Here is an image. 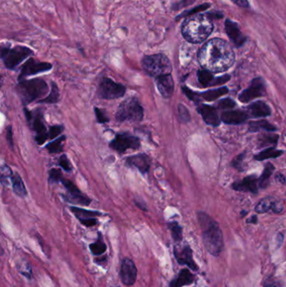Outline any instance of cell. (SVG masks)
I'll list each match as a JSON object with an SVG mask.
<instances>
[{"label":"cell","mask_w":286,"mask_h":287,"mask_svg":"<svg viewBox=\"0 0 286 287\" xmlns=\"http://www.w3.org/2000/svg\"><path fill=\"white\" fill-rule=\"evenodd\" d=\"M198 61L205 70L211 72H223L233 67L235 53L227 41L214 38L206 42L198 53Z\"/></svg>","instance_id":"6da1fadb"},{"label":"cell","mask_w":286,"mask_h":287,"mask_svg":"<svg viewBox=\"0 0 286 287\" xmlns=\"http://www.w3.org/2000/svg\"><path fill=\"white\" fill-rule=\"evenodd\" d=\"M212 19L207 15H194L186 19L181 25V34L186 41L198 44L206 41L213 33Z\"/></svg>","instance_id":"7a4b0ae2"},{"label":"cell","mask_w":286,"mask_h":287,"mask_svg":"<svg viewBox=\"0 0 286 287\" xmlns=\"http://www.w3.org/2000/svg\"><path fill=\"white\" fill-rule=\"evenodd\" d=\"M198 220L202 230L205 248L211 255L219 256L224 247L223 236L219 223L204 213L198 214Z\"/></svg>","instance_id":"3957f363"},{"label":"cell","mask_w":286,"mask_h":287,"mask_svg":"<svg viewBox=\"0 0 286 287\" xmlns=\"http://www.w3.org/2000/svg\"><path fill=\"white\" fill-rule=\"evenodd\" d=\"M16 91L20 95L22 103L26 105L36 100L43 99L47 94L48 85L42 78L23 80L19 82Z\"/></svg>","instance_id":"277c9868"},{"label":"cell","mask_w":286,"mask_h":287,"mask_svg":"<svg viewBox=\"0 0 286 287\" xmlns=\"http://www.w3.org/2000/svg\"><path fill=\"white\" fill-rule=\"evenodd\" d=\"M144 109L136 97H128L118 106L116 112V120L119 123H138L143 120Z\"/></svg>","instance_id":"5b68a950"},{"label":"cell","mask_w":286,"mask_h":287,"mask_svg":"<svg viewBox=\"0 0 286 287\" xmlns=\"http://www.w3.org/2000/svg\"><path fill=\"white\" fill-rule=\"evenodd\" d=\"M141 65L145 72L153 77L171 74L172 72L171 61L163 53L144 56Z\"/></svg>","instance_id":"8992f818"},{"label":"cell","mask_w":286,"mask_h":287,"mask_svg":"<svg viewBox=\"0 0 286 287\" xmlns=\"http://www.w3.org/2000/svg\"><path fill=\"white\" fill-rule=\"evenodd\" d=\"M32 55L33 50L26 47H1V59L9 70H15L21 62Z\"/></svg>","instance_id":"52a82bcc"},{"label":"cell","mask_w":286,"mask_h":287,"mask_svg":"<svg viewBox=\"0 0 286 287\" xmlns=\"http://www.w3.org/2000/svg\"><path fill=\"white\" fill-rule=\"evenodd\" d=\"M42 110V109H37L33 112L30 111L26 108L24 109L27 122L32 127L33 130L36 133L35 139L39 145H42L45 143V141L49 140L47 128L44 124V115Z\"/></svg>","instance_id":"ba28073f"},{"label":"cell","mask_w":286,"mask_h":287,"mask_svg":"<svg viewBox=\"0 0 286 287\" xmlns=\"http://www.w3.org/2000/svg\"><path fill=\"white\" fill-rule=\"evenodd\" d=\"M126 93V87L112 81L109 77H103L98 87V96L102 99H117Z\"/></svg>","instance_id":"9c48e42d"},{"label":"cell","mask_w":286,"mask_h":287,"mask_svg":"<svg viewBox=\"0 0 286 287\" xmlns=\"http://www.w3.org/2000/svg\"><path fill=\"white\" fill-rule=\"evenodd\" d=\"M141 146L140 140L130 133H118L110 144L111 149L119 154H124L128 149H139Z\"/></svg>","instance_id":"30bf717a"},{"label":"cell","mask_w":286,"mask_h":287,"mask_svg":"<svg viewBox=\"0 0 286 287\" xmlns=\"http://www.w3.org/2000/svg\"><path fill=\"white\" fill-rule=\"evenodd\" d=\"M62 183L67 191L66 195H62V197L66 202L72 203V204H77V205H90L91 200L89 198L88 196H86L85 194L83 193L78 189L77 186L74 184L73 182H71L70 180L63 178Z\"/></svg>","instance_id":"8fae6325"},{"label":"cell","mask_w":286,"mask_h":287,"mask_svg":"<svg viewBox=\"0 0 286 287\" xmlns=\"http://www.w3.org/2000/svg\"><path fill=\"white\" fill-rule=\"evenodd\" d=\"M52 69V65L49 62H38L35 59L30 58L21 68V74L19 76V82L24 80L26 76L42 73Z\"/></svg>","instance_id":"7c38bea8"},{"label":"cell","mask_w":286,"mask_h":287,"mask_svg":"<svg viewBox=\"0 0 286 287\" xmlns=\"http://www.w3.org/2000/svg\"><path fill=\"white\" fill-rule=\"evenodd\" d=\"M265 94V82L261 77H256L251 82L250 86L239 96L242 103H248L251 100L262 97Z\"/></svg>","instance_id":"4fadbf2b"},{"label":"cell","mask_w":286,"mask_h":287,"mask_svg":"<svg viewBox=\"0 0 286 287\" xmlns=\"http://www.w3.org/2000/svg\"><path fill=\"white\" fill-rule=\"evenodd\" d=\"M174 256L179 264L186 265L191 270L198 271V264H196L193 259L192 248L188 244H184L182 246L176 245L174 247Z\"/></svg>","instance_id":"5bb4252c"},{"label":"cell","mask_w":286,"mask_h":287,"mask_svg":"<svg viewBox=\"0 0 286 287\" xmlns=\"http://www.w3.org/2000/svg\"><path fill=\"white\" fill-rule=\"evenodd\" d=\"M70 210L76 216L77 219L79 220L80 223L87 228H91L97 225L98 223L97 217L102 216L100 212L86 210L77 207H70Z\"/></svg>","instance_id":"9a60e30c"},{"label":"cell","mask_w":286,"mask_h":287,"mask_svg":"<svg viewBox=\"0 0 286 287\" xmlns=\"http://www.w3.org/2000/svg\"><path fill=\"white\" fill-rule=\"evenodd\" d=\"M137 268L133 261L125 258L122 261L119 276L122 282L128 287H131L135 283L137 280Z\"/></svg>","instance_id":"2e32d148"},{"label":"cell","mask_w":286,"mask_h":287,"mask_svg":"<svg viewBox=\"0 0 286 287\" xmlns=\"http://www.w3.org/2000/svg\"><path fill=\"white\" fill-rule=\"evenodd\" d=\"M125 164L127 167L136 168L143 175H146L151 168V160L146 154H137L128 157Z\"/></svg>","instance_id":"e0dca14e"},{"label":"cell","mask_w":286,"mask_h":287,"mask_svg":"<svg viewBox=\"0 0 286 287\" xmlns=\"http://www.w3.org/2000/svg\"><path fill=\"white\" fill-rule=\"evenodd\" d=\"M283 205L280 200L273 196H267L261 200L255 208V211L259 214H264L272 211L275 214H280L283 211Z\"/></svg>","instance_id":"ac0fdd59"},{"label":"cell","mask_w":286,"mask_h":287,"mask_svg":"<svg viewBox=\"0 0 286 287\" xmlns=\"http://www.w3.org/2000/svg\"><path fill=\"white\" fill-rule=\"evenodd\" d=\"M155 82L159 94L162 95L163 97L170 98L172 97L174 93L175 84L171 74L155 77Z\"/></svg>","instance_id":"d6986e66"},{"label":"cell","mask_w":286,"mask_h":287,"mask_svg":"<svg viewBox=\"0 0 286 287\" xmlns=\"http://www.w3.org/2000/svg\"><path fill=\"white\" fill-rule=\"evenodd\" d=\"M225 29L227 36L233 41V45H235L237 47H240L244 44L246 37L242 35L238 24L230 20H227L225 22Z\"/></svg>","instance_id":"ffe728a7"},{"label":"cell","mask_w":286,"mask_h":287,"mask_svg":"<svg viewBox=\"0 0 286 287\" xmlns=\"http://www.w3.org/2000/svg\"><path fill=\"white\" fill-rule=\"evenodd\" d=\"M198 81L204 87H210V86L220 85L230 80L229 76H220L219 78H216L213 76L211 72L207 70H200L198 72Z\"/></svg>","instance_id":"44dd1931"},{"label":"cell","mask_w":286,"mask_h":287,"mask_svg":"<svg viewBox=\"0 0 286 287\" xmlns=\"http://www.w3.org/2000/svg\"><path fill=\"white\" fill-rule=\"evenodd\" d=\"M198 112L202 116L203 120L212 126L217 127L220 124V119H219L218 112L215 108L209 105L201 104L198 108Z\"/></svg>","instance_id":"7402d4cb"},{"label":"cell","mask_w":286,"mask_h":287,"mask_svg":"<svg viewBox=\"0 0 286 287\" xmlns=\"http://www.w3.org/2000/svg\"><path fill=\"white\" fill-rule=\"evenodd\" d=\"M259 188V179L254 176H247L240 182H234L233 185L234 190L239 191H250L253 193H257Z\"/></svg>","instance_id":"603a6c76"},{"label":"cell","mask_w":286,"mask_h":287,"mask_svg":"<svg viewBox=\"0 0 286 287\" xmlns=\"http://www.w3.org/2000/svg\"><path fill=\"white\" fill-rule=\"evenodd\" d=\"M249 115L248 112L242 110H229L225 111L221 115V120L227 124H241L248 120Z\"/></svg>","instance_id":"cb8c5ba5"},{"label":"cell","mask_w":286,"mask_h":287,"mask_svg":"<svg viewBox=\"0 0 286 287\" xmlns=\"http://www.w3.org/2000/svg\"><path fill=\"white\" fill-rule=\"evenodd\" d=\"M248 114L254 118L267 117L271 115V109L267 103L259 101L248 106Z\"/></svg>","instance_id":"d4e9b609"},{"label":"cell","mask_w":286,"mask_h":287,"mask_svg":"<svg viewBox=\"0 0 286 287\" xmlns=\"http://www.w3.org/2000/svg\"><path fill=\"white\" fill-rule=\"evenodd\" d=\"M196 276L188 269H183L170 283V287H182L195 282Z\"/></svg>","instance_id":"484cf974"},{"label":"cell","mask_w":286,"mask_h":287,"mask_svg":"<svg viewBox=\"0 0 286 287\" xmlns=\"http://www.w3.org/2000/svg\"><path fill=\"white\" fill-rule=\"evenodd\" d=\"M10 180L12 182L14 192L20 197L24 198L27 196V191L21 176L19 175L18 173H13Z\"/></svg>","instance_id":"4316f807"},{"label":"cell","mask_w":286,"mask_h":287,"mask_svg":"<svg viewBox=\"0 0 286 287\" xmlns=\"http://www.w3.org/2000/svg\"><path fill=\"white\" fill-rule=\"evenodd\" d=\"M89 249H90L91 254L95 255V256H101V255H104V253L106 252V243H104V239H103V235L101 233H98V238L97 241L89 245Z\"/></svg>","instance_id":"83f0119b"},{"label":"cell","mask_w":286,"mask_h":287,"mask_svg":"<svg viewBox=\"0 0 286 287\" xmlns=\"http://www.w3.org/2000/svg\"><path fill=\"white\" fill-rule=\"evenodd\" d=\"M249 130L253 132H256L259 130H266V131H275L277 130V128L268 122L267 120H262L254 121L249 123Z\"/></svg>","instance_id":"f1b7e54d"},{"label":"cell","mask_w":286,"mask_h":287,"mask_svg":"<svg viewBox=\"0 0 286 287\" xmlns=\"http://www.w3.org/2000/svg\"><path fill=\"white\" fill-rule=\"evenodd\" d=\"M66 139V137L65 135L60 136L56 140H54V141H51L47 145L45 146V149H47L48 152L50 154H59V153L62 152Z\"/></svg>","instance_id":"f546056e"},{"label":"cell","mask_w":286,"mask_h":287,"mask_svg":"<svg viewBox=\"0 0 286 287\" xmlns=\"http://www.w3.org/2000/svg\"><path fill=\"white\" fill-rule=\"evenodd\" d=\"M283 153L282 150H280V149L278 150V149H275L274 147H270V148H268V149L263 150V151L259 153V154H257L254 159L257 160V161H261L267 160V159L277 158L280 155H283Z\"/></svg>","instance_id":"4dcf8cb0"},{"label":"cell","mask_w":286,"mask_h":287,"mask_svg":"<svg viewBox=\"0 0 286 287\" xmlns=\"http://www.w3.org/2000/svg\"><path fill=\"white\" fill-rule=\"evenodd\" d=\"M59 88L56 85V82H51V89H50V94L47 97H44L43 99L39 100V103L53 104V103H57L59 101Z\"/></svg>","instance_id":"1f68e13d"},{"label":"cell","mask_w":286,"mask_h":287,"mask_svg":"<svg viewBox=\"0 0 286 287\" xmlns=\"http://www.w3.org/2000/svg\"><path fill=\"white\" fill-rule=\"evenodd\" d=\"M228 93L227 88H219V89H214V90H209V91L205 92L203 94H200V97L201 99L207 100V101H213V100L219 98L222 95H225Z\"/></svg>","instance_id":"d6a6232c"},{"label":"cell","mask_w":286,"mask_h":287,"mask_svg":"<svg viewBox=\"0 0 286 287\" xmlns=\"http://www.w3.org/2000/svg\"><path fill=\"white\" fill-rule=\"evenodd\" d=\"M274 170V167L271 163H268L266 165V167H264V170L263 172L262 175L260 176V178L259 179V185H260V188H267V186L268 184V181L270 176L273 174V171Z\"/></svg>","instance_id":"836d02e7"},{"label":"cell","mask_w":286,"mask_h":287,"mask_svg":"<svg viewBox=\"0 0 286 287\" xmlns=\"http://www.w3.org/2000/svg\"><path fill=\"white\" fill-rule=\"evenodd\" d=\"M168 228L171 230V236L175 242L179 243L182 240V228L177 222H171L168 223Z\"/></svg>","instance_id":"e575fe53"},{"label":"cell","mask_w":286,"mask_h":287,"mask_svg":"<svg viewBox=\"0 0 286 287\" xmlns=\"http://www.w3.org/2000/svg\"><path fill=\"white\" fill-rule=\"evenodd\" d=\"M279 136L272 134H264L261 135L259 139V143L260 147L268 146L269 144H276Z\"/></svg>","instance_id":"d590c367"},{"label":"cell","mask_w":286,"mask_h":287,"mask_svg":"<svg viewBox=\"0 0 286 287\" xmlns=\"http://www.w3.org/2000/svg\"><path fill=\"white\" fill-rule=\"evenodd\" d=\"M63 180L62 170L60 169H50L49 170V177H48V182L50 184H57L59 182H62Z\"/></svg>","instance_id":"8d00e7d4"},{"label":"cell","mask_w":286,"mask_h":287,"mask_svg":"<svg viewBox=\"0 0 286 287\" xmlns=\"http://www.w3.org/2000/svg\"><path fill=\"white\" fill-rule=\"evenodd\" d=\"M19 272L22 274L23 276H25L28 279H31L32 276V269L30 266V263L28 261H24V262H21L20 264H18Z\"/></svg>","instance_id":"74e56055"},{"label":"cell","mask_w":286,"mask_h":287,"mask_svg":"<svg viewBox=\"0 0 286 287\" xmlns=\"http://www.w3.org/2000/svg\"><path fill=\"white\" fill-rule=\"evenodd\" d=\"M64 130V126L63 125H54V126H50L48 129V138L49 140H53L58 137L61 135Z\"/></svg>","instance_id":"f35d334b"},{"label":"cell","mask_w":286,"mask_h":287,"mask_svg":"<svg viewBox=\"0 0 286 287\" xmlns=\"http://www.w3.org/2000/svg\"><path fill=\"white\" fill-rule=\"evenodd\" d=\"M94 113L98 123H105L110 122L109 116L107 115L106 111L104 109H99V108H94Z\"/></svg>","instance_id":"ab89813d"},{"label":"cell","mask_w":286,"mask_h":287,"mask_svg":"<svg viewBox=\"0 0 286 287\" xmlns=\"http://www.w3.org/2000/svg\"><path fill=\"white\" fill-rule=\"evenodd\" d=\"M178 113H179L180 120L182 123H187V122L191 120V116H190L188 109H186V107L183 104H179V106H178Z\"/></svg>","instance_id":"60d3db41"},{"label":"cell","mask_w":286,"mask_h":287,"mask_svg":"<svg viewBox=\"0 0 286 287\" xmlns=\"http://www.w3.org/2000/svg\"><path fill=\"white\" fill-rule=\"evenodd\" d=\"M60 167H62L63 170H66V172H71L73 167L71 165V161L68 159L67 156L66 155H62L59 158Z\"/></svg>","instance_id":"b9f144b4"},{"label":"cell","mask_w":286,"mask_h":287,"mask_svg":"<svg viewBox=\"0 0 286 287\" xmlns=\"http://www.w3.org/2000/svg\"><path fill=\"white\" fill-rule=\"evenodd\" d=\"M236 106V103L233 100L230 98H225V99L221 100L218 103V107L220 109H230L232 108H234Z\"/></svg>","instance_id":"7bdbcfd3"},{"label":"cell","mask_w":286,"mask_h":287,"mask_svg":"<svg viewBox=\"0 0 286 287\" xmlns=\"http://www.w3.org/2000/svg\"><path fill=\"white\" fill-rule=\"evenodd\" d=\"M182 90L183 93L186 94V97H188L189 99L192 100L193 102H200L201 101L200 94L192 92V90H190L186 87H183Z\"/></svg>","instance_id":"ee69618b"},{"label":"cell","mask_w":286,"mask_h":287,"mask_svg":"<svg viewBox=\"0 0 286 287\" xmlns=\"http://www.w3.org/2000/svg\"><path fill=\"white\" fill-rule=\"evenodd\" d=\"M195 1L196 0H180V2L175 3L173 7H172V9L178 10V9H182V8L187 7V6L192 5V4L195 3Z\"/></svg>","instance_id":"f6af8a7d"},{"label":"cell","mask_w":286,"mask_h":287,"mask_svg":"<svg viewBox=\"0 0 286 287\" xmlns=\"http://www.w3.org/2000/svg\"><path fill=\"white\" fill-rule=\"evenodd\" d=\"M281 287V285L279 281L271 276V277L266 279L264 282V287Z\"/></svg>","instance_id":"bcb514c9"},{"label":"cell","mask_w":286,"mask_h":287,"mask_svg":"<svg viewBox=\"0 0 286 287\" xmlns=\"http://www.w3.org/2000/svg\"><path fill=\"white\" fill-rule=\"evenodd\" d=\"M244 153H242L241 155H238L237 158L233 160L232 166H233L234 168L238 169V170H241V167H242V161H243V159H244Z\"/></svg>","instance_id":"7dc6e473"},{"label":"cell","mask_w":286,"mask_h":287,"mask_svg":"<svg viewBox=\"0 0 286 287\" xmlns=\"http://www.w3.org/2000/svg\"><path fill=\"white\" fill-rule=\"evenodd\" d=\"M208 4H203V5L199 6L198 8L197 9H192V10H189V11H186L182 14V15H179V16H177L176 20L178 19H180V18L185 17L186 15H191L192 14H194L195 12L197 11H201V10H203V9H206L207 8H208Z\"/></svg>","instance_id":"c3c4849f"},{"label":"cell","mask_w":286,"mask_h":287,"mask_svg":"<svg viewBox=\"0 0 286 287\" xmlns=\"http://www.w3.org/2000/svg\"><path fill=\"white\" fill-rule=\"evenodd\" d=\"M6 141L9 143V146L14 148V141H13L12 126L9 125L6 128Z\"/></svg>","instance_id":"681fc988"},{"label":"cell","mask_w":286,"mask_h":287,"mask_svg":"<svg viewBox=\"0 0 286 287\" xmlns=\"http://www.w3.org/2000/svg\"><path fill=\"white\" fill-rule=\"evenodd\" d=\"M133 202H134V203H135L136 206H137L138 208H140V209L143 210V211H148L147 206H146V204H145V202H143V201H142V199H139V198H134Z\"/></svg>","instance_id":"f907efd6"},{"label":"cell","mask_w":286,"mask_h":287,"mask_svg":"<svg viewBox=\"0 0 286 287\" xmlns=\"http://www.w3.org/2000/svg\"><path fill=\"white\" fill-rule=\"evenodd\" d=\"M234 4L242 8H248L249 7V2L248 0H231Z\"/></svg>","instance_id":"816d5d0a"},{"label":"cell","mask_w":286,"mask_h":287,"mask_svg":"<svg viewBox=\"0 0 286 287\" xmlns=\"http://www.w3.org/2000/svg\"><path fill=\"white\" fill-rule=\"evenodd\" d=\"M257 222H258V218L256 216H253L249 219L247 220V223H257Z\"/></svg>","instance_id":"f5cc1de1"}]
</instances>
